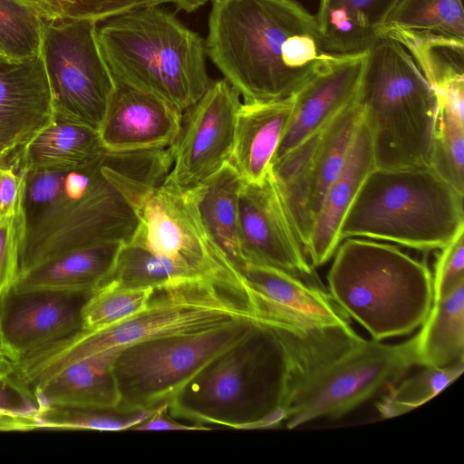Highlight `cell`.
<instances>
[{
	"instance_id": "obj_17",
	"label": "cell",
	"mask_w": 464,
	"mask_h": 464,
	"mask_svg": "<svg viewBox=\"0 0 464 464\" xmlns=\"http://www.w3.org/2000/svg\"><path fill=\"white\" fill-rule=\"evenodd\" d=\"M182 118L183 112L166 101L117 82L99 134L108 152L169 149Z\"/></svg>"
},
{
	"instance_id": "obj_31",
	"label": "cell",
	"mask_w": 464,
	"mask_h": 464,
	"mask_svg": "<svg viewBox=\"0 0 464 464\" xmlns=\"http://www.w3.org/2000/svg\"><path fill=\"white\" fill-rule=\"evenodd\" d=\"M420 368L415 373L405 375L389 386L387 393L376 406L382 418L400 416L434 398L462 374L464 362L447 367Z\"/></svg>"
},
{
	"instance_id": "obj_8",
	"label": "cell",
	"mask_w": 464,
	"mask_h": 464,
	"mask_svg": "<svg viewBox=\"0 0 464 464\" xmlns=\"http://www.w3.org/2000/svg\"><path fill=\"white\" fill-rule=\"evenodd\" d=\"M463 198L430 166L375 168L343 220L341 242L362 237L440 250L464 230Z\"/></svg>"
},
{
	"instance_id": "obj_34",
	"label": "cell",
	"mask_w": 464,
	"mask_h": 464,
	"mask_svg": "<svg viewBox=\"0 0 464 464\" xmlns=\"http://www.w3.org/2000/svg\"><path fill=\"white\" fill-rule=\"evenodd\" d=\"M44 19L18 0H0V50L13 62L40 53Z\"/></svg>"
},
{
	"instance_id": "obj_27",
	"label": "cell",
	"mask_w": 464,
	"mask_h": 464,
	"mask_svg": "<svg viewBox=\"0 0 464 464\" xmlns=\"http://www.w3.org/2000/svg\"><path fill=\"white\" fill-rule=\"evenodd\" d=\"M378 36L403 46L415 43L464 45L462 0H399Z\"/></svg>"
},
{
	"instance_id": "obj_7",
	"label": "cell",
	"mask_w": 464,
	"mask_h": 464,
	"mask_svg": "<svg viewBox=\"0 0 464 464\" xmlns=\"http://www.w3.org/2000/svg\"><path fill=\"white\" fill-rule=\"evenodd\" d=\"M375 168L430 166L438 102L411 54L389 38L367 51L357 93Z\"/></svg>"
},
{
	"instance_id": "obj_9",
	"label": "cell",
	"mask_w": 464,
	"mask_h": 464,
	"mask_svg": "<svg viewBox=\"0 0 464 464\" xmlns=\"http://www.w3.org/2000/svg\"><path fill=\"white\" fill-rule=\"evenodd\" d=\"M260 322L266 321L150 339L122 348L113 366L119 392L116 411L132 412L169 405L201 370Z\"/></svg>"
},
{
	"instance_id": "obj_13",
	"label": "cell",
	"mask_w": 464,
	"mask_h": 464,
	"mask_svg": "<svg viewBox=\"0 0 464 464\" xmlns=\"http://www.w3.org/2000/svg\"><path fill=\"white\" fill-rule=\"evenodd\" d=\"M199 184L162 183L151 188L136 208L130 244L169 258L197 275L228 277L238 271L215 245L202 221Z\"/></svg>"
},
{
	"instance_id": "obj_4",
	"label": "cell",
	"mask_w": 464,
	"mask_h": 464,
	"mask_svg": "<svg viewBox=\"0 0 464 464\" xmlns=\"http://www.w3.org/2000/svg\"><path fill=\"white\" fill-rule=\"evenodd\" d=\"M171 164L169 148L107 151L87 191L73 195L63 188L61 197L26 225L18 278L82 247L130 242L137 227L138 205L148 191L165 181Z\"/></svg>"
},
{
	"instance_id": "obj_5",
	"label": "cell",
	"mask_w": 464,
	"mask_h": 464,
	"mask_svg": "<svg viewBox=\"0 0 464 464\" xmlns=\"http://www.w3.org/2000/svg\"><path fill=\"white\" fill-rule=\"evenodd\" d=\"M102 54L116 82L184 112L209 88L205 40L160 5L97 22Z\"/></svg>"
},
{
	"instance_id": "obj_19",
	"label": "cell",
	"mask_w": 464,
	"mask_h": 464,
	"mask_svg": "<svg viewBox=\"0 0 464 464\" xmlns=\"http://www.w3.org/2000/svg\"><path fill=\"white\" fill-rule=\"evenodd\" d=\"M365 55L366 51L334 53L326 64L293 94L292 116L273 161L324 126L356 98Z\"/></svg>"
},
{
	"instance_id": "obj_2",
	"label": "cell",
	"mask_w": 464,
	"mask_h": 464,
	"mask_svg": "<svg viewBox=\"0 0 464 464\" xmlns=\"http://www.w3.org/2000/svg\"><path fill=\"white\" fill-rule=\"evenodd\" d=\"M207 55L244 102L288 98L334 53L295 0H213Z\"/></svg>"
},
{
	"instance_id": "obj_15",
	"label": "cell",
	"mask_w": 464,
	"mask_h": 464,
	"mask_svg": "<svg viewBox=\"0 0 464 464\" xmlns=\"http://www.w3.org/2000/svg\"><path fill=\"white\" fill-rule=\"evenodd\" d=\"M238 240L242 263L277 267L307 281L314 276L271 171L240 192Z\"/></svg>"
},
{
	"instance_id": "obj_39",
	"label": "cell",
	"mask_w": 464,
	"mask_h": 464,
	"mask_svg": "<svg viewBox=\"0 0 464 464\" xmlns=\"http://www.w3.org/2000/svg\"><path fill=\"white\" fill-rule=\"evenodd\" d=\"M26 172L0 163V220L24 212Z\"/></svg>"
},
{
	"instance_id": "obj_18",
	"label": "cell",
	"mask_w": 464,
	"mask_h": 464,
	"mask_svg": "<svg viewBox=\"0 0 464 464\" xmlns=\"http://www.w3.org/2000/svg\"><path fill=\"white\" fill-rule=\"evenodd\" d=\"M53 94L41 53L0 63V158H10L53 119Z\"/></svg>"
},
{
	"instance_id": "obj_23",
	"label": "cell",
	"mask_w": 464,
	"mask_h": 464,
	"mask_svg": "<svg viewBox=\"0 0 464 464\" xmlns=\"http://www.w3.org/2000/svg\"><path fill=\"white\" fill-rule=\"evenodd\" d=\"M105 152L97 130L54 114L53 121L18 150L8 163L25 172H69L93 164Z\"/></svg>"
},
{
	"instance_id": "obj_28",
	"label": "cell",
	"mask_w": 464,
	"mask_h": 464,
	"mask_svg": "<svg viewBox=\"0 0 464 464\" xmlns=\"http://www.w3.org/2000/svg\"><path fill=\"white\" fill-rule=\"evenodd\" d=\"M245 182L227 161L199 183L198 208L215 245L237 270L242 263L238 240L239 196Z\"/></svg>"
},
{
	"instance_id": "obj_1",
	"label": "cell",
	"mask_w": 464,
	"mask_h": 464,
	"mask_svg": "<svg viewBox=\"0 0 464 464\" xmlns=\"http://www.w3.org/2000/svg\"><path fill=\"white\" fill-rule=\"evenodd\" d=\"M362 339L351 325L260 322L201 370L169 404V413L202 426L277 427L304 382Z\"/></svg>"
},
{
	"instance_id": "obj_24",
	"label": "cell",
	"mask_w": 464,
	"mask_h": 464,
	"mask_svg": "<svg viewBox=\"0 0 464 464\" xmlns=\"http://www.w3.org/2000/svg\"><path fill=\"white\" fill-rule=\"evenodd\" d=\"M237 271L269 302L317 325H351L348 314L329 292L285 270L243 262Z\"/></svg>"
},
{
	"instance_id": "obj_6",
	"label": "cell",
	"mask_w": 464,
	"mask_h": 464,
	"mask_svg": "<svg viewBox=\"0 0 464 464\" xmlns=\"http://www.w3.org/2000/svg\"><path fill=\"white\" fill-rule=\"evenodd\" d=\"M329 293L373 340L412 333L433 303L432 273L427 264L396 246L349 237L334 254Z\"/></svg>"
},
{
	"instance_id": "obj_43",
	"label": "cell",
	"mask_w": 464,
	"mask_h": 464,
	"mask_svg": "<svg viewBox=\"0 0 464 464\" xmlns=\"http://www.w3.org/2000/svg\"><path fill=\"white\" fill-rule=\"evenodd\" d=\"M25 5L44 20L54 19L64 15L73 16L80 0H18Z\"/></svg>"
},
{
	"instance_id": "obj_47",
	"label": "cell",
	"mask_w": 464,
	"mask_h": 464,
	"mask_svg": "<svg viewBox=\"0 0 464 464\" xmlns=\"http://www.w3.org/2000/svg\"><path fill=\"white\" fill-rule=\"evenodd\" d=\"M2 162H3V160L0 159V163H2Z\"/></svg>"
},
{
	"instance_id": "obj_12",
	"label": "cell",
	"mask_w": 464,
	"mask_h": 464,
	"mask_svg": "<svg viewBox=\"0 0 464 464\" xmlns=\"http://www.w3.org/2000/svg\"><path fill=\"white\" fill-rule=\"evenodd\" d=\"M362 118L356 96L272 163L271 174L304 252L325 192L343 166Z\"/></svg>"
},
{
	"instance_id": "obj_41",
	"label": "cell",
	"mask_w": 464,
	"mask_h": 464,
	"mask_svg": "<svg viewBox=\"0 0 464 464\" xmlns=\"http://www.w3.org/2000/svg\"><path fill=\"white\" fill-rule=\"evenodd\" d=\"M173 2L174 0H80L73 16L92 18L99 22L132 8Z\"/></svg>"
},
{
	"instance_id": "obj_33",
	"label": "cell",
	"mask_w": 464,
	"mask_h": 464,
	"mask_svg": "<svg viewBox=\"0 0 464 464\" xmlns=\"http://www.w3.org/2000/svg\"><path fill=\"white\" fill-rule=\"evenodd\" d=\"M154 289L98 286L82 307L81 330L101 331L125 321L148 304Z\"/></svg>"
},
{
	"instance_id": "obj_22",
	"label": "cell",
	"mask_w": 464,
	"mask_h": 464,
	"mask_svg": "<svg viewBox=\"0 0 464 464\" xmlns=\"http://www.w3.org/2000/svg\"><path fill=\"white\" fill-rule=\"evenodd\" d=\"M121 349L109 348L83 358L33 388L37 409L58 406L116 411L119 392L113 366Z\"/></svg>"
},
{
	"instance_id": "obj_42",
	"label": "cell",
	"mask_w": 464,
	"mask_h": 464,
	"mask_svg": "<svg viewBox=\"0 0 464 464\" xmlns=\"http://www.w3.org/2000/svg\"><path fill=\"white\" fill-rule=\"evenodd\" d=\"M132 430H205L207 426L198 424H183L174 420L169 413V405L163 404L145 420L131 429Z\"/></svg>"
},
{
	"instance_id": "obj_38",
	"label": "cell",
	"mask_w": 464,
	"mask_h": 464,
	"mask_svg": "<svg viewBox=\"0 0 464 464\" xmlns=\"http://www.w3.org/2000/svg\"><path fill=\"white\" fill-rule=\"evenodd\" d=\"M440 250L432 275L433 300L464 280V230Z\"/></svg>"
},
{
	"instance_id": "obj_14",
	"label": "cell",
	"mask_w": 464,
	"mask_h": 464,
	"mask_svg": "<svg viewBox=\"0 0 464 464\" xmlns=\"http://www.w3.org/2000/svg\"><path fill=\"white\" fill-rule=\"evenodd\" d=\"M241 103L239 93L225 78L213 81L204 95L183 112L164 183L193 187L229 161Z\"/></svg>"
},
{
	"instance_id": "obj_20",
	"label": "cell",
	"mask_w": 464,
	"mask_h": 464,
	"mask_svg": "<svg viewBox=\"0 0 464 464\" xmlns=\"http://www.w3.org/2000/svg\"><path fill=\"white\" fill-rule=\"evenodd\" d=\"M375 169L372 140L361 122L343 166L327 188L305 254L314 267L329 261L341 243L340 230L365 179Z\"/></svg>"
},
{
	"instance_id": "obj_16",
	"label": "cell",
	"mask_w": 464,
	"mask_h": 464,
	"mask_svg": "<svg viewBox=\"0 0 464 464\" xmlns=\"http://www.w3.org/2000/svg\"><path fill=\"white\" fill-rule=\"evenodd\" d=\"M90 295L15 293L0 300V352L13 365L82 329Z\"/></svg>"
},
{
	"instance_id": "obj_46",
	"label": "cell",
	"mask_w": 464,
	"mask_h": 464,
	"mask_svg": "<svg viewBox=\"0 0 464 464\" xmlns=\"http://www.w3.org/2000/svg\"><path fill=\"white\" fill-rule=\"evenodd\" d=\"M13 62L0 50V63Z\"/></svg>"
},
{
	"instance_id": "obj_30",
	"label": "cell",
	"mask_w": 464,
	"mask_h": 464,
	"mask_svg": "<svg viewBox=\"0 0 464 464\" xmlns=\"http://www.w3.org/2000/svg\"><path fill=\"white\" fill-rule=\"evenodd\" d=\"M188 276L200 275L142 246L125 243L121 246L112 268L100 285L114 288H156L174 278Z\"/></svg>"
},
{
	"instance_id": "obj_21",
	"label": "cell",
	"mask_w": 464,
	"mask_h": 464,
	"mask_svg": "<svg viewBox=\"0 0 464 464\" xmlns=\"http://www.w3.org/2000/svg\"><path fill=\"white\" fill-rule=\"evenodd\" d=\"M293 107V95L277 101L241 103L229 162L245 183L259 182L269 173Z\"/></svg>"
},
{
	"instance_id": "obj_44",
	"label": "cell",
	"mask_w": 464,
	"mask_h": 464,
	"mask_svg": "<svg viewBox=\"0 0 464 464\" xmlns=\"http://www.w3.org/2000/svg\"><path fill=\"white\" fill-rule=\"evenodd\" d=\"M209 1L213 0H174L173 4L179 10L191 13Z\"/></svg>"
},
{
	"instance_id": "obj_25",
	"label": "cell",
	"mask_w": 464,
	"mask_h": 464,
	"mask_svg": "<svg viewBox=\"0 0 464 464\" xmlns=\"http://www.w3.org/2000/svg\"><path fill=\"white\" fill-rule=\"evenodd\" d=\"M123 244L101 243L69 252L22 276L11 290L91 295L110 273Z\"/></svg>"
},
{
	"instance_id": "obj_26",
	"label": "cell",
	"mask_w": 464,
	"mask_h": 464,
	"mask_svg": "<svg viewBox=\"0 0 464 464\" xmlns=\"http://www.w3.org/2000/svg\"><path fill=\"white\" fill-rule=\"evenodd\" d=\"M398 1L320 0L314 18L324 49L337 54L367 51Z\"/></svg>"
},
{
	"instance_id": "obj_32",
	"label": "cell",
	"mask_w": 464,
	"mask_h": 464,
	"mask_svg": "<svg viewBox=\"0 0 464 464\" xmlns=\"http://www.w3.org/2000/svg\"><path fill=\"white\" fill-rule=\"evenodd\" d=\"M156 409L121 412L115 410L49 406L37 409L32 421L34 430L118 431L131 430L149 418Z\"/></svg>"
},
{
	"instance_id": "obj_10",
	"label": "cell",
	"mask_w": 464,
	"mask_h": 464,
	"mask_svg": "<svg viewBox=\"0 0 464 464\" xmlns=\"http://www.w3.org/2000/svg\"><path fill=\"white\" fill-rule=\"evenodd\" d=\"M419 367L416 338L400 343L365 340L317 369L295 395L285 426L339 419Z\"/></svg>"
},
{
	"instance_id": "obj_35",
	"label": "cell",
	"mask_w": 464,
	"mask_h": 464,
	"mask_svg": "<svg viewBox=\"0 0 464 464\" xmlns=\"http://www.w3.org/2000/svg\"><path fill=\"white\" fill-rule=\"evenodd\" d=\"M430 167L464 193V120L438 111Z\"/></svg>"
},
{
	"instance_id": "obj_45",
	"label": "cell",
	"mask_w": 464,
	"mask_h": 464,
	"mask_svg": "<svg viewBox=\"0 0 464 464\" xmlns=\"http://www.w3.org/2000/svg\"><path fill=\"white\" fill-rule=\"evenodd\" d=\"M12 372V366L0 352V376H5Z\"/></svg>"
},
{
	"instance_id": "obj_3",
	"label": "cell",
	"mask_w": 464,
	"mask_h": 464,
	"mask_svg": "<svg viewBox=\"0 0 464 464\" xmlns=\"http://www.w3.org/2000/svg\"><path fill=\"white\" fill-rule=\"evenodd\" d=\"M247 321L268 320L244 278L177 277L156 287L148 304L134 315L104 330H80L53 343L12 365L13 376L32 390L72 363L109 348Z\"/></svg>"
},
{
	"instance_id": "obj_37",
	"label": "cell",
	"mask_w": 464,
	"mask_h": 464,
	"mask_svg": "<svg viewBox=\"0 0 464 464\" xmlns=\"http://www.w3.org/2000/svg\"><path fill=\"white\" fill-rule=\"evenodd\" d=\"M66 172L39 169L26 172L24 212L26 225L35 220L63 194Z\"/></svg>"
},
{
	"instance_id": "obj_11",
	"label": "cell",
	"mask_w": 464,
	"mask_h": 464,
	"mask_svg": "<svg viewBox=\"0 0 464 464\" xmlns=\"http://www.w3.org/2000/svg\"><path fill=\"white\" fill-rule=\"evenodd\" d=\"M97 22L64 15L44 20L40 53L54 114L99 131L115 81L99 46Z\"/></svg>"
},
{
	"instance_id": "obj_36",
	"label": "cell",
	"mask_w": 464,
	"mask_h": 464,
	"mask_svg": "<svg viewBox=\"0 0 464 464\" xmlns=\"http://www.w3.org/2000/svg\"><path fill=\"white\" fill-rule=\"evenodd\" d=\"M25 232L24 212L0 220V300L13 288L18 278Z\"/></svg>"
},
{
	"instance_id": "obj_29",
	"label": "cell",
	"mask_w": 464,
	"mask_h": 464,
	"mask_svg": "<svg viewBox=\"0 0 464 464\" xmlns=\"http://www.w3.org/2000/svg\"><path fill=\"white\" fill-rule=\"evenodd\" d=\"M419 328L415 334L419 367L464 362V280L433 300Z\"/></svg>"
},
{
	"instance_id": "obj_40",
	"label": "cell",
	"mask_w": 464,
	"mask_h": 464,
	"mask_svg": "<svg viewBox=\"0 0 464 464\" xmlns=\"http://www.w3.org/2000/svg\"><path fill=\"white\" fill-rule=\"evenodd\" d=\"M36 411L34 400L17 385L10 373L0 376V417H30Z\"/></svg>"
}]
</instances>
